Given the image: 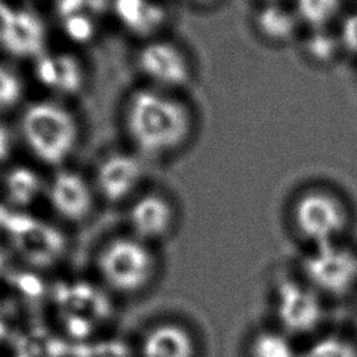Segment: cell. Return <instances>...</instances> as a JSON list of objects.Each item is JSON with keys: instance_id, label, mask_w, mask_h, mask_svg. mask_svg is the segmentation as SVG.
Wrapping results in <instances>:
<instances>
[{"instance_id": "obj_9", "label": "cell", "mask_w": 357, "mask_h": 357, "mask_svg": "<svg viewBox=\"0 0 357 357\" xmlns=\"http://www.w3.org/2000/svg\"><path fill=\"white\" fill-rule=\"evenodd\" d=\"M301 272L321 296L342 297L357 286V250L344 241L311 247L301 259Z\"/></svg>"}, {"instance_id": "obj_8", "label": "cell", "mask_w": 357, "mask_h": 357, "mask_svg": "<svg viewBox=\"0 0 357 357\" xmlns=\"http://www.w3.org/2000/svg\"><path fill=\"white\" fill-rule=\"evenodd\" d=\"M43 202L59 223L82 226L100 206L89 172L74 163L47 172Z\"/></svg>"}, {"instance_id": "obj_12", "label": "cell", "mask_w": 357, "mask_h": 357, "mask_svg": "<svg viewBox=\"0 0 357 357\" xmlns=\"http://www.w3.org/2000/svg\"><path fill=\"white\" fill-rule=\"evenodd\" d=\"M273 312L276 328L293 339L317 333L325 318L322 296L303 279L291 278L276 283Z\"/></svg>"}, {"instance_id": "obj_6", "label": "cell", "mask_w": 357, "mask_h": 357, "mask_svg": "<svg viewBox=\"0 0 357 357\" xmlns=\"http://www.w3.org/2000/svg\"><path fill=\"white\" fill-rule=\"evenodd\" d=\"M50 46L46 14L28 0H10L0 8V54L11 61H33Z\"/></svg>"}, {"instance_id": "obj_16", "label": "cell", "mask_w": 357, "mask_h": 357, "mask_svg": "<svg viewBox=\"0 0 357 357\" xmlns=\"http://www.w3.org/2000/svg\"><path fill=\"white\" fill-rule=\"evenodd\" d=\"M252 28L259 39L273 46L289 45L304 32L290 3L258 4L252 14Z\"/></svg>"}, {"instance_id": "obj_22", "label": "cell", "mask_w": 357, "mask_h": 357, "mask_svg": "<svg viewBox=\"0 0 357 357\" xmlns=\"http://www.w3.org/2000/svg\"><path fill=\"white\" fill-rule=\"evenodd\" d=\"M300 357H357V346L339 335L317 337Z\"/></svg>"}, {"instance_id": "obj_7", "label": "cell", "mask_w": 357, "mask_h": 357, "mask_svg": "<svg viewBox=\"0 0 357 357\" xmlns=\"http://www.w3.org/2000/svg\"><path fill=\"white\" fill-rule=\"evenodd\" d=\"M146 165L126 145L103 151L89 170L100 206L123 209L148 185Z\"/></svg>"}, {"instance_id": "obj_24", "label": "cell", "mask_w": 357, "mask_h": 357, "mask_svg": "<svg viewBox=\"0 0 357 357\" xmlns=\"http://www.w3.org/2000/svg\"><path fill=\"white\" fill-rule=\"evenodd\" d=\"M258 4H266V3H290L291 0H257Z\"/></svg>"}, {"instance_id": "obj_21", "label": "cell", "mask_w": 357, "mask_h": 357, "mask_svg": "<svg viewBox=\"0 0 357 357\" xmlns=\"http://www.w3.org/2000/svg\"><path fill=\"white\" fill-rule=\"evenodd\" d=\"M304 39V54L307 59L317 64H329L339 56V40L329 28L324 29H307L303 32Z\"/></svg>"}, {"instance_id": "obj_11", "label": "cell", "mask_w": 357, "mask_h": 357, "mask_svg": "<svg viewBox=\"0 0 357 357\" xmlns=\"http://www.w3.org/2000/svg\"><path fill=\"white\" fill-rule=\"evenodd\" d=\"M29 67L33 82L45 96L71 102L89 85V67L75 47L49 46Z\"/></svg>"}, {"instance_id": "obj_14", "label": "cell", "mask_w": 357, "mask_h": 357, "mask_svg": "<svg viewBox=\"0 0 357 357\" xmlns=\"http://www.w3.org/2000/svg\"><path fill=\"white\" fill-rule=\"evenodd\" d=\"M109 13L137 43L167 33L170 10L163 0H109Z\"/></svg>"}, {"instance_id": "obj_26", "label": "cell", "mask_w": 357, "mask_h": 357, "mask_svg": "<svg viewBox=\"0 0 357 357\" xmlns=\"http://www.w3.org/2000/svg\"><path fill=\"white\" fill-rule=\"evenodd\" d=\"M356 333H357V315H356Z\"/></svg>"}, {"instance_id": "obj_17", "label": "cell", "mask_w": 357, "mask_h": 357, "mask_svg": "<svg viewBox=\"0 0 357 357\" xmlns=\"http://www.w3.org/2000/svg\"><path fill=\"white\" fill-rule=\"evenodd\" d=\"M38 167L36 165H13L6 169L0 187L8 202L26 208L43 201L47 174Z\"/></svg>"}, {"instance_id": "obj_18", "label": "cell", "mask_w": 357, "mask_h": 357, "mask_svg": "<svg viewBox=\"0 0 357 357\" xmlns=\"http://www.w3.org/2000/svg\"><path fill=\"white\" fill-rule=\"evenodd\" d=\"M28 99V81L21 68L0 57V117L17 114Z\"/></svg>"}, {"instance_id": "obj_15", "label": "cell", "mask_w": 357, "mask_h": 357, "mask_svg": "<svg viewBox=\"0 0 357 357\" xmlns=\"http://www.w3.org/2000/svg\"><path fill=\"white\" fill-rule=\"evenodd\" d=\"M102 6L99 0H56L54 17L71 47L92 43L99 35Z\"/></svg>"}, {"instance_id": "obj_5", "label": "cell", "mask_w": 357, "mask_h": 357, "mask_svg": "<svg viewBox=\"0 0 357 357\" xmlns=\"http://www.w3.org/2000/svg\"><path fill=\"white\" fill-rule=\"evenodd\" d=\"M139 84L181 92L195 79V64L188 49L167 33L138 42L132 53Z\"/></svg>"}, {"instance_id": "obj_25", "label": "cell", "mask_w": 357, "mask_h": 357, "mask_svg": "<svg viewBox=\"0 0 357 357\" xmlns=\"http://www.w3.org/2000/svg\"><path fill=\"white\" fill-rule=\"evenodd\" d=\"M7 1H10V0H0V8H1Z\"/></svg>"}, {"instance_id": "obj_10", "label": "cell", "mask_w": 357, "mask_h": 357, "mask_svg": "<svg viewBox=\"0 0 357 357\" xmlns=\"http://www.w3.org/2000/svg\"><path fill=\"white\" fill-rule=\"evenodd\" d=\"M123 229L158 247L178 223V206L169 191L148 184L123 209Z\"/></svg>"}, {"instance_id": "obj_20", "label": "cell", "mask_w": 357, "mask_h": 357, "mask_svg": "<svg viewBox=\"0 0 357 357\" xmlns=\"http://www.w3.org/2000/svg\"><path fill=\"white\" fill-rule=\"evenodd\" d=\"M248 357H300L293 337L278 328L261 329L252 335Z\"/></svg>"}, {"instance_id": "obj_3", "label": "cell", "mask_w": 357, "mask_h": 357, "mask_svg": "<svg viewBox=\"0 0 357 357\" xmlns=\"http://www.w3.org/2000/svg\"><path fill=\"white\" fill-rule=\"evenodd\" d=\"M15 117L17 138L36 166L50 172L73 163L84 124L71 102L42 95L28 99Z\"/></svg>"}, {"instance_id": "obj_2", "label": "cell", "mask_w": 357, "mask_h": 357, "mask_svg": "<svg viewBox=\"0 0 357 357\" xmlns=\"http://www.w3.org/2000/svg\"><path fill=\"white\" fill-rule=\"evenodd\" d=\"M92 283L113 303L131 304L153 289L160 272L158 247L123 227L102 234L86 259Z\"/></svg>"}, {"instance_id": "obj_1", "label": "cell", "mask_w": 357, "mask_h": 357, "mask_svg": "<svg viewBox=\"0 0 357 357\" xmlns=\"http://www.w3.org/2000/svg\"><path fill=\"white\" fill-rule=\"evenodd\" d=\"M124 145L146 163L184 152L198 130V114L181 92L138 84L126 92L119 110Z\"/></svg>"}, {"instance_id": "obj_4", "label": "cell", "mask_w": 357, "mask_h": 357, "mask_svg": "<svg viewBox=\"0 0 357 357\" xmlns=\"http://www.w3.org/2000/svg\"><path fill=\"white\" fill-rule=\"evenodd\" d=\"M289 220L294 233L310 247L324 245L343 241L351 225V209L336 188L312 183L291 198Z\"/></svg>"}, {"instance_id": "obj_13", "label": "cell", "mask_w": 357, "mask_h": 357, "mask_svg": "<svg viewBox=\"0 0 357 357\" xmlns=\"http://www.w3.org/2000/svg\"><path fill=\"white\" fill-rule=\"evenodd\" d=\"M198 347L191 331L174 319L146 324L134 340L135 357H197Z\"/></svg>"}, {"instance_id": "obj_23", "label": "cell", "mask_w": 357, "mask_h": 357, "mask_svg": "<svg viewBox=\"0 0 357 357\" xmlns=\"http://www.w3.org/2000/svg\"><path fill=\"white\" fill-rule=\"evenodd\" d=\"M183 1H185L191 7L201 8V10H208V8H213V7L219 6L223 0H183Z\"/></svg>"}, {"instance_id": "obj_19", "label": "cell", "mask_w": 357, "mask_h": 357, "mask_svg": "<svg viewBox=\"0 0 357 357\" xmlns=\"http://www.w3.org/2000/svg\"><path fill=\"white\" fill-rule=\"evenodd\" d=\"M343 0H291L303 28L324 29L331 28L343 11Z\"/></svg>"}]
</instances>
